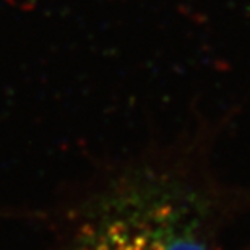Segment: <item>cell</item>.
Wrapping results in <instances>:
<instances>
[{"instance_id": "6da1fadb", "label": "cell", "mask_w": 250, "mask_h": 250, "mask_svg": "<svg viewBox=\"0 0 250 250\" xmlns=\"http://www.w3.org/2000/svg\"><path fill=\"white\" fill-rule=\"evenodd\" d=\"M72 250H211L208 205L169 176H132L93 200Z\"/></svg>"}]
</instances>
